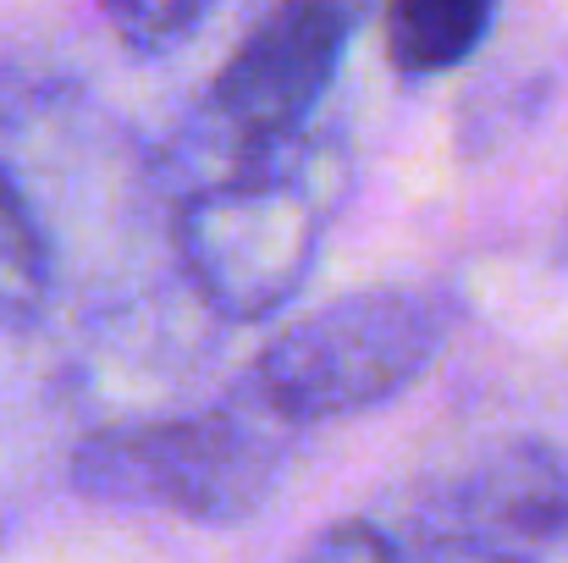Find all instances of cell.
<instances>
[{
    "instance_id": "cell-4",
    "label": "cell",
    "mask_w": 568,
    "mask_h": 563,
    "mask_svg": "<svg viewBox=\"0 0 568 563\" xmlns=\"http://www.w3.org/2000/svg\"><path fill=\"white\" fill-rule=\"evenodd\" d=\"M354 22L359 0H276L248 28V39L210 83V111L237 139V150L298 133V122L337 78Z\"/></svg>"
},
{
    "instance_id": "cell-6",
    "label": "cell",
    "mask_w": 568,
    "mask_h": 563,
    "mask_svg": "<svg viewBox=\"0 0 568 563\" xmlns=\"http://www.w3.org/2000/svg\"><path fill=\"white\" fill-rule=\"evenodd\" d=\"M50 288V243L17 183L0 172V321H28Z\"/></svg>"
},
{
    "instance_id": "cell-7",
    "label": "cell",
    "mask_w": 568,
    "mask_h": 563,
    "mask_svg": "<svg viewBox=\"0 0 568 563\" xmlns=\"http://www.w3.org/2000/svg\"><path fill=\"white\" fill-rule=\"evenodd\" d=\"M210 6L215 0H100V11L111 17V28L128 44H139V50L178 44Z\"/></svg>"
},
{
    "instance_id": "cell-2",
    "label": "cell",
    "mask_w": 568,
    "mask_h": 563,
    "mask_svg": "<svg viewBox=\"0 0 568 563\" xmlns=\"http://www.w3.org/2000/svg\"><path fill=\"white\" fill-rule=\"evenodd\" d=\"M293 139L243 144L237 167L193 188L178 215V249L189 277L232 321H260L282 310L310 277L321 210L287 161Z\"/></svg>"
},
{
    "instance_id": "cell-3",
    "label": "cell",
    "mask_w": 568,
    "mask_h": 563,
    "mask_svg": "<svg viewBox=\"0 0 568 563\" xmlns=\"http://www.w3.org/2000/svg\"><path fill=\"white\" fill-rule=\"evenodd\" d=\"M276 464L282 448L248 414H199L100 431L78 448L72 475L105 503H144L226 525L265 503Z\"/></svg>"
},
{
    "instance_id": "cell-1",
    "label": "cell",
    "mask_w": 568,
    "mask_h": 563,
    "mask_svg": "<svg viewBox=\"0 0 568 563\" xmlns=\"http://www.w3.org/2000/svg\"><path fill=\"white\" fill-rule=\"evenodd\" d=\"M453 326V304L425 288H376L326 304L271 338L254 371V398L282 425H321L403 392Z\"/></svg>"
},
{
    "instance_id": "cell-8",
    "label": "cell",
    "mask_w": 568,
    "mask_h": 563,
    "mask_svg": "<svg viewBox=\"0 0 568 563\" xmlns=\"http://www.w3.org/2000/svg\"><path fill=\"white\" fill-rule=\"evenodd\" d=\"M304 563H397V547L381 536L376 525L348 520V525H332V531L304 553Z\"/></svg>"
},
{
    "instance_id": "cell-5",
    "label": "cell",
    "mask_w": 568,
    "mask_h": 563,
    "mask_svg": "<svg viewBox=\"0 0 568 563\" xmlns=\"http://www.w3.org/2000/svg\"><path fill=\"white\" fill-rule=\"evenodd\" d=\"M491 11L497 0H386V50L408 78L447 72L475 56Z\"/></svg>"
}]
</instances>
